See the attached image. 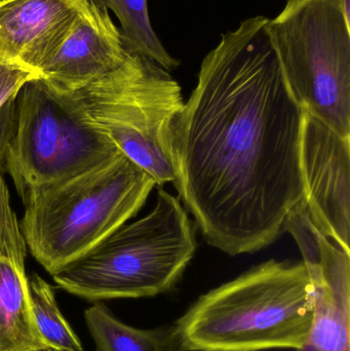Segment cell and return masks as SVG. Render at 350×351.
I'll return each instance as SVG.
<instances>
[{
	"label": "cell",
	"instance_id": "cell-6",
	"mask_svg": "<svg viewBox=\"0 0 350 351\" xmlns=\"http://www.w3.org/2000/svg\"><path fill=\"white\" fill-rule=\"evenodd\" d=\"M269 43L304 111L350 138V25L335 0H287Z\"/></svg>",
	"mask_w": 350,
	"mask_h": 351
},
{
	"label": "cell",
	"instance_id": "cell-7",
	"mask_svg": "<svg viewBox=\"0 0 350 351\" xmlns=\"http://www.w3.org/2000/svg\"><path fill=\"white\" fill-rule=\"evenodd\" d=\"M74 93L95 123L156 185L174 182L171 125L184 101L170 72L129 53L118 69Z\"/></svg>",
	"mask_w": 350,
	"mask_h": 351
},
{
	"label": "cell",
	"instance_id": "cell-11",
	"mask_svg": "<svg viewBox=\"0 0 350 351\" xmlns=\"http://www.w3.org/2000/svg\"><path fill=\"white\" fill-rule=\"evenodd\" d=\"M27 249L8 184L0 176V351H49L33 317Z\"/></svg>",
	"mask_w": 350,
	"mask_h": 351
},
{
	"label": "cell",
	"instance_id": "cell-14",
	"mask_svg": "<svg viewBox=\"0 0 350 351\" xmlns=\"http://www.w3.org/2000/svg\"><path fill=\"white\" fill-rule=\"evenodd\" d=\"M28 284L35 326L49 350L86 351L60 311L53 287L36 274H31Z\"/></svg>",
	"mask_w": 350,
	"mask_h": 351
},
{
	"label": "cell",
	"instance_id": "cell-16",
	"mask_svg": "<svg viewBox=\"0 0 350 351\" xmlns=\"http://www.w3.org/2000/svg\"><path fill=\"white\" fill-rule=\"evenodd\" d=\"M16 98L0 108V176L5 173L6 152L16 125Z\"/></svg>",
	"mask_w": 350,
	"mask_h": 351
},
{
	"label": "cell",
	"instance_id": "cell-3",
	"mask_svg": "<svg viewBox=\"0 0 350 351\" xmlns=\"http://www.w3.org/2000/svg\"><path fill=\"white\" fill-rule=\"evenodd\" d=\"M154 185L121 152L84 174L31 190L20 224L27 247L53 276L135 216Z\"/></svg>",
	"mask_w": 350,
	"mask_h": 351
},
{
	"label": "cell",
	"instance_id": "cell-18",
	"mask_svg": "<svg viewBox=\"0 0 350 351\" xmlns=\"http://www.w3.org/2000/svg\"><path fill=\"white\" fill-rule=\"evenodd\" d=\"M295 351H324L322 350V348H320V346H318V344L316 343V342L314 341V340L310 339L308 340V343L305 344V346H303L302 348H299V350H296Z\"/></svg>",
	"mask_w": 350,
	"mask_h": 351
},
{
	"label": "cell",
	"instance_id": "cell-2",
	"mask_svg": "<svg viewBox=\"0 0 350 351\" xmlns=\"http://www.w3.org/2000/svg\"><path fill=\"white\" fill-rule=\"evenodd\" d=\"M316 317L303 262H265L201 295L175 322L183 351L299 350Z\"/></svg>",
	"mask_w": 350,
	"mask_h": 351
},
{
	"label": "cell",
	"instance_id": "cell-13",
	"mask_svg": "<svg viewBox=\"0 0 350 351\" xmlns=\"http://www.w3.org/2000/svg\"><path fill=\"white\" fill-rule=\"evenodd\" d=\"M102 10H111L118 19L125 51L151 60L168 72L177 69L180 62L170 55L150 22L148 0H88Z\"/></svg>",
	"mask_w": 350,
	"mask_h": 351
},
{
	"label": "cell",
	"instance_id": "cell-4",
	"mask_svg": "<svg viewBox=\"0 0 350 351\" xmlns=\"http://www.w3.org/2000/svg\"><path fill=\"white\" fill-rule=\"evenodd\" d=\"M197 247L180 200L160 190L149 214L125 223L51 276L62 290L88 301L148 298L175 288Z\"/></svg>",
	"mask_w": 350,
	"mask_h": 351
},
{
	"label": "cell",
	"instance_id": "cell-5",
	"mask_svg": "<svg viewBox=\"0 0 350 351\" xmlns=\"http://www.w3.org/2000/svg\"><path fill=\"white\" fill-rule=\"evenodd\" d=\"M121 152L75 93L57 90L40 80L18 92L5 173L21 199L31 190L94 170Z\"/></svg>",
	"mask_w": 350,
	"mask_h": 351
},
{
	"label": "cell",
	"instance_id": "cell-9",
	"mask_svg": "<svg viewBox=\"0 0 350 351\" xmlns=\"http://www.w3.org/2000/svg\"><path fill=\"white\" fill-rule=\"evenodd\" d=\"M88 0H1L0 65L40 76Z\"/></svg>",
	"mask_w": 350,
	"mask_h": 351
},
{
	"label": "cell",
	"instance_id": "cell-1",
	"mask_svg": "<svg viewBox=\"0 0 350 351\" xmlns=\"http://www.w3.org/2000/svg\"><path fill=\"white\" fill-rule=\"evenodd\" d=\"M268 20L252 16L221 35L171 125L173 183L208 243L229 256L271 245L304 200V109Z\"/></svg>",
	"mask_w": 350,
	"mask_h": 351
},
{
	"label": "cell",
	"instance_id": "cell-10",
	"mask_svg": "<svg viewBox=\"0 0 350 351\" xmlns=\"http://www.w3.org/2000/svg\"><path fill=\"white\" fill-rule=\"evenodd\" d=\"M127 56L121 31L108 10L88 2L43 67L40 80L57 90L76 92L118 69Z\"/></svg>",
	"mask_w": 350,
	"mask_h": 351
},
{
	"label": "cell",
	"instance_id": "cell-19",
	"mask_svg": "<svg viewBox=\"0 0 350 351\" xmlns=\"http://www.w3.org/2000/svg\"><path fill=\"white\" fill-rule=\"evenodd\" d=\"M0 1H1V0H0Z\"/></svg>",
	"mask_w": 350,
	"mask_h": 351
},
{
	"label": "cell",
	"instance_id": "cell-15",
	"mask_svg": "<svg viewBox=\"0 0 350 351\" xmlns=\"http://www.w3.org/2000/svg\"><path fill=\"white\" fill-rule=\"evenodd\" d=\"M40 76L12 66L0 65V108L16 98L23 86Z\"/></svg>",
	"mask_w": 350,
	"mask_h": 351
},
{
	"label": "cell",
	"instance_id": "cell-8",
	"mask_svg": "<svg viewBox=\"0 0 350 351\" xmlns=\"http://www.w3.org/2000/svg\"><path fill=\"white\" fill-rule=\"evenodd\" d=\"M301 166L310 217L349 247L350 138L304 111Z\"/></svg>",
	"mask_w": 350,
	"mask_h": 351
},
{
	"label": "cell",
	"instance_id": "cell-17",
	"mask_svg": "<svg viewBox=\"0 0 350 351\" xmlns=\"http://www.w3.org/2000/svg\"><path fill=\"white\" fill-rule=\"evenodd\" d=\"M345 22L350 25V0H335Z\"/></svg>",
	"mask_w": 350,
	"mask_h": 351
},
{
	"label": "cell",
	"instance_id": "cell-12",
	"mask_svg": "<svg viewBox=\"0 0 350 351\" xmlns=\"http://www.w3.org/2000/svg\"><path fill=\"white\" fill-rule=\"evenodd\" d=\"M84 319L98 351H183L176 323L137 329L119 321L101 303L88 307Z\"/></svg>",
	"mask_w": 350,
	"mask_h": 351
}]
</instances>
